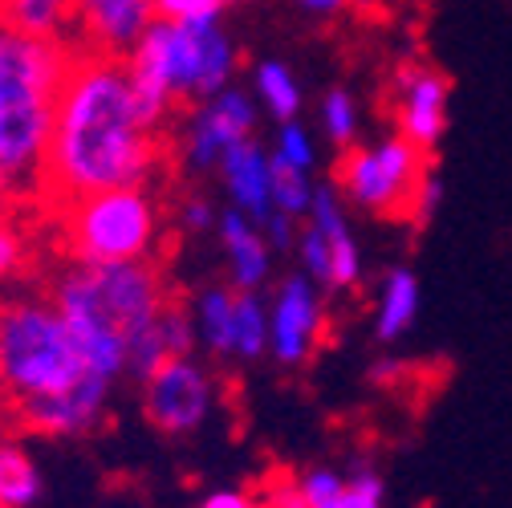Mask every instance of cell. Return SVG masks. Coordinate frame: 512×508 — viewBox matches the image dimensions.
I'll return each mask as SVG.
<instances>
[{
	"instance_id": "cell-34",
	"label": "cell",
	"mask_w": 512,
	"mask_h": 508,
	"mask_svg": "<svg viewBox=\"0 0 512 508\" xmlns=\"http://www.w3.org/2000/svg\"><path fill=\"white\" fill-rule=\"evenodd\" d=\"M196 508H265L256 492H244V488H212Z\"/></svg>"
},
{
	"instance_id": "cell-23",
	"label": "cell",
	"mask_w": 512,
	"mask_h": 508,
	"mask_svg": "<svg viewBox=\"0 0 512 508\" xmlns=\"http://www.w3.org/2000/svg\"><path fill=\"white\" fill-rule=\"evenodd\" d=\"M70 5L74 0H9V5L0 9V21L21 33H33V37H66Z\"/></svg>"
},
{
	"instance_id": "cell-22",
	"label": "cell",
	"mask_w": 512,
	"mask_h": 508,
	"mask_svg": "<svg viewBox=\"0 0 512 508\" xmlns=\"http://www.w3.org/2000/svg\"><path fill=\"white\" fill-rule=\"evenodd\" d=\"M269 354V305L265 293L236 289V334H232V362H261Z\"/></svg>"
},
{
	"instance_id": "cell-24",
	"label": "cell",
	"mask_w": 512,
	"mask_h": 508,
	"mask_svg": "<svg viewBox=\"0 0 512 508\" xmlns=\"http://www.w3.org/2000/svg\"><path fill=\"white\" fill-rule=\"evenodd\" d=\"M265 147H269L273 167H281V171H301V175L317 171V139H313V131L301 118L277 122V131H273V139Z\"/></svg>"
},
{
	"instance_id": "cell-37",
	"label": "cell",
	"mask_w": 512,
	"mask_h": 508,
	"mask_svg": "<svg viewBox=\"0 0 512 508\" xmlns=\"http://www.w3.org/2000/svg\"><path fill=\"white\" fill-rule=\"evenodd\" d=\"M5 5H9V0H0V9H5Z\"/></svg>"
},
{
	"instance_id": "cell-9",
	"label": "cell",
	"mask_w": 512,
	"mask_h": 508,
	"mask_svg": "<svg viewBox=\"0 0 512 508\" xmlns=\"http://www.w3.org/2000/svg\"><path fill=\"white\" fill-rule=\"evenodd\" d=\"M261 126V106L248 90L228 86L216 98H204L187 106L171 126V163L183 175H212L224 151H232L244 139H256Z\"/></svg>"
},
{
	"instance_id": "cell-38",
	"label": "cell",
	"mask_w": 512,
	"mask_h": 508,
	"mask_svg": "<svg viewBox=\"0 0 512 508\" xmlns=\"http://www.w3.org/2000/svg\"><path fill=\"white\" fill-rule=\"evenodd\" d=\"M0 297H5V293H0Z\"/></svg>"
},
{
	"instance_id": "cell-26",
	"label": "cell",
	"mask_w": 512,
	"mask_h": 508,
	"mask_svg": "<svg viewBox=\"0 0 512 508\" xmlns=\"http://www.w3.org/2000/svg\"><path fill=\"white\" fill-rule=\"evenodd\" d=\"M342 488H346V472L330 464H309L293 472L297 508H342Z\"/></svg>"
},
{
	"instance_id": "cell-21",
	"label": "cell",
	"mask_w": 512,
	"mask_h": 508,
	"mask_svg": "<svg viewBox=\"0 0 512 508\" xmlns=\"http://www.w3.org/2000/svg\"><path fill=\"white\" fill-rule=\"evenodd\" d=\"M45 496V476L25 443H0V508H33Z\"/></svg>"
},
{
	"instance_id": "cell-2",
	"label": "cell",
	"mask_w": 512,
	"mask_h": 508,
	"mask_svg": "<svg viewBox=\"0 0 512 508\" xmlns=\"http://www.w3.org/2000/svg\"><path fill=\"white\" fill-rule=\"evenodd\" d=\"M41 285L49 289L57 309L66 313L86 366L110 378V383L131 378L126 350L175 301L163 261H131V265L57 261V269Z\"/></svg>"
},
{
	"instance_id": "cell-11",
	"label": "cell",
	"mask_w": 512,
	"mask_h": 508,
	"mask_svg": "<svg viewBox=\"0 0 512 508\" xmlns=\"http://www.w3.org/2000/svg\"><path fill=\"white\" fill-rule=\"evenodd\" d=\"M391 118L395 135L419 151H435L452 122V82L427 61H399L391 74Z\"/></svg>"
},
{
	"instance_id": "cell-8",
	"label": "cell",
	"mask_w": 512,
	"mask_h": 508,
	"mask_svg": "<svg viewBox=\"0 0 512 508\" xmlns=\"http://www.w3.org/2000/svg\"><path fill=\"white\" fill-rule=\"evenodd\" d=\"M139 403L159 435L187 439L200 435L216 419L224 403V387L204 358L179 354V358H163L151 374L139 378Z\"/></svg>"
},
{
	"instance_id": "cell-27",
	"label": "cell",
	"mask_w": 512,
	"mask_h": 508,
	"mask_svg": "<svg viewBox=\"0 0 512 508\" xmlns=\"http://www.w3.org/2000/svg\"><path fill=\"white\" fill-rule=\"evenodd\" d=\"M269 163H273V159H269ZM313 192H317V179H313V175L273 167V208H277L281 216L305 220V216H309V204H313Z\"/></svg>"
},
{
	"instance_id": "cell-35",
	"label": "cell",
	"mask_w": 512,
	"mask_h": 508,
	"mask_svg": "<svg viewBox=\"0 0 512 508\" xmlns=\"http://www.w3.org/2000/svg\"><path fill=\"white\" fill-rule=\"evenodd\" d=\"M9 208H21V200H17V192H13L9 175L0 171V212H9Z\"/></svg>"
},
{
	"instance_id": "cell-25",
	"label": "cell",
	"mask_w": 512,
	"mask_h": 508,
	"mask_svg": "<svg viewBox=\"0 0 512 508\" xmlns=\"http://www.w3.org/2000/svg\"><path fill=\"white\" fill-rule=\"evenodd\" d=\"M317 126L326 131V139L334 147H354L358 143V131H362V110H358V98L346 90V86H334L326 90L322 106H317Z\"/></svg>"
},
{
	"instance_id": "cell-15",
	"label": "cell",
	"mask_w": 512,
	"mask_h": 508,
	"mask_svg": "<svg viewBox=\"0 0 512 508\" xmlns=\"http://www.w3.org/2000/svg\"><path fill=\"white\" fill-rule=\"evenodd\" d=\"M212 236H216L220 257H224V281L240 293H269L277 252H273L265 228L240 212H232V208H220Z\"/></svg>"
},
{
	"instance_id": "cell-16",
	"label": "cell",
	"mask_w": 512,
	"mask_h": 508,
	"mask_svg": "<svg viewBox=\"0 0 512 508\" xmlns=\"http://www.w3.org/2000/svg\"><path fill=\"white\" fill-rule=\"evenodd\" d=\"M305 220L322 228V236L330 244V289L334 293L358 289L362 285V244H358V236L350 228V208L338 196L334 183H317Z\"/></svg>"
},
{
	"instance_id": "cell-1",
	"label": "cell",
	"mask_w": 512,
	"mask_h": 508,
	"mask_svg": "<svg viewBox=\"0 0 512 508\" xmlns=\"http://www.w3.org/2000/svg\"><path fill=\"white\" fill-rule=\"evenodd\" d=\"M167 167L171 135L143 114L126 61L78 53L57 90L37 208L110 187H159Z\"/></svg>"
},
{
	"instance_id": "cell-17",
	"label": "cell",
	"mask_w": 512,
	"mask_h": 508,
	"mask_svg": "<svg viewBox=\"0 0 512 508\" xmlns=\"http://www.w3.org/2000/svg\"><path fill=\"white\" fill-rule=\"evenodd\" d=\"M191 330H196V346L212 362H232V334H236V289L228 281H212L191 289L187 297Z\"/></svg>"
},
{
	"instance_id": "cell-5",
	"label": "cell",
	"mask_w": 512,
	"mask_h": 508,
	"mask_svg": "<svg viewBox=\"0 0 512 508\" xmlns=\"http://www.w3.org/2000/svg\"><path fill=\"white\" fill-rule=\"evenodd\" d=\"M86 374L94 370L45 285L29 281L0 297V403L13 415L66 395Z\"/></svg>"
},
{
	"instance_id": "cell-4",
	"label": "cell",
	"mask_w": 512,
	"mask_h": 508,
	"mask_svg": "<svg viewBox=\"0 0 512 508\" xmlns=\"http://www.w3.org/2000/svg\"><path fill=\"white\" fill-rule=\"evenodd\" d=\"M151 126L171 135L175 118L204 98L236 86L240 49L220 17L212 21H155L122 57Z\"/></svg>"
},
{
	"instance_id": "cell-12",
	"label": "cell",
	"mask_w": 512,
	"mask_h": 508,
	"mask_svg": "<svg viewBox=\"0 0 512 508\" xmlns=\"http://www.w3.org/2000/svg\"><path fill=\"white\" fill-rule=\"evenodd\" d=\"M159 21V0H74L66 41L74 53L126 57Z\"/></svg>"
},
{
	"instance_id": "cell-6",
	"label": "cell",
	"mask_w": 512,
	"mask_h": 508,
	"mask_svg": "<svg viewBox=\"0 0 512 508\" xmlns=\"http://www.w3.org/2000/svg\"><path fill=\"white\" fill-rule=\"evenodd\" d=\"M49 216L61 261L86 265H131L163 261L171 236L167 204L159 187H110V192L78 196L57 208H37Z\"/></svg>"
},
{
	"instance_id": "cell-29",
	"label": "cell",
	"mask_w": 512,
	"mask_h": 508,
	"mask_svg": "<svg viewBox=\"0 0 512 508\" xmlns=\"http://www.w3.org/2000/svg\"><path fill=\"white\" fill-rule=\"evenodd\" d=\"M342 508H387V480H382V472L370 464L346 468Z\"/></svg>"
},
{
	"instance_id": "cell-18",
	"label": "cell",
	"mask_w": 512,
	"mask_h": 508,
	"mask_svg": "<svg viewBox=\"0 0 512 508\" xmlns=\"http://www.w3.org/2000/svg\"><path fill=\"white\" fill-rule=\"evenodd\" d=\"M423 309V285L415 277V269L395 265L391 273H382L378 293H374V338L382 346H395Z\"/></svg>"
},
{
	"instance_id": "cell-28",
	"label": "cell",
	"mask_w": 512,
	"mask_h": 508,
	"mask_svg": "<svg viewBox=\"0 0 512 508\" xmlns=\"http://www.w3.org/2000/svg\"><path fill=\"white\" fill-rule=\"evenodd\" d=\"M220 208H224V204H216L208 192H200V187H187V192H179L171 216H175V228H179V232L204 236V232H216Z\"/></svg>"
},
{
	"instance_id": "cell-14",
	"label": "cell",
	"mask_w": 512,
	"mask_h": 508,
	"mask_svg": "<svg viewBox=\"0 0 512 508\" xmlns=\"http://www.w3.org/2000/svg\"><path fill=\"white\" fill-rule=\"evenodd\" d=\"M224 208L265 224L277 208H273V163H269V147L261 139H244L232 151H224V159L212 171Z\"/></svg>"
},
{
	"instance_id": "cell-36",
	"label": "cell",
	"mask_w": 512,
	"mask_h": 508,
	"mask_svg": "<svg viewBox=\"0 0 512 508\" xmlns=\"http://www.w3.org/2000/svg\"><path fill=\"white\" fill-rule=\"evenodd\" d=\"M17 435V423H13V411L5 407V403H0V443H5V439H13Z\"/></svg>"
},
{
	"instance_id": "cell-3",
	"label": "cell",
	"mask_w": 512,
	"mask_h": 508,
	"mask_svg": "<svg viewBox=\"0 0 512 508\" xmlns=\"http://www.w3.org/2000/svg\"><path fill=\"white\" fill-rule=\"evenodd\" d=\"M66 37H33L0 21V171L21 208H37L57 90L74 66Z\"/></svg>"
},
{
	"instance_id": "cell-7",
	"label": "cell",
	"mask_w": 512,
	"mask_h": 508,
	"mask_svg": "<svg viewBox=\"0 0 512 508\" xmlns=\"http://www.w3.org/2000/svg\"><path fill=\"white\" fill-rule=\"evenodd\" d=\"M431 155L403 135H382L374 143H354L334 167V187L346 208L370 216H411L415 187L427 175Z\"/></svg>"
},
{
	"instance_id": "cell-32",
	"label": "cell",
	"mask_w": 512,
	"mask_h": 508,
	"mask_svg": "<svg viewBox=\"0 0 512 508\" xmlns=\"http://www.w3.org/2000/svg\"><path fill=\"white\" fill-rule=\"evenodd\" d=\"M297 224H301V220H293V216H281V212H273V216L261 224L277 257H293V244H297Z\"/></svg>"
},
{
	"instance_id": "cell-19",
	"label": "cell",
	"mask_w": 512,
	"mask_h": 508,
	"mask_svg": "<svg viewBox=\"0 0 512 508\" xmlns=\"http://www.w3.org/2000/svg\"><path fill=\"white\" fill-rule=\"evenodd\" d=\"M37 228L33 208H9L0 212V293L17 285H29L37 277Z\"/></svg>"
},
{
	"instance_id": "cell-13",
	"label": "cell",
	"mask_w": 512,
	"mask_h": 508,
	"mask_svg": "<svg viewBox=\"0 0 512 508\" xmlns=\"http://www.w3.org/2000/svg\"><path fill=\"white\" fill-rule=\"evenodd\" d=\"M114 387L110 378L102 374H86L78 387H70L66 395H53L45 403H33L25 411L13 415L17 431H29V435H41V439H82V435H94L106 415H110V399H114Z\"/></svg>"
},
{
	"instance_id": "cell-31",
	"label": "cell",
	"mask_w": 512,
	"mask_h": 508,
	"mask_svg": "<svg viewBox=\"0 0 512 508\" xmlns=\"http://www.w3.org/2000/svg\"><path fill=\"white\" fill-rule=\"evenodd\" d=\"M439 204H443V175H439L435 167H427V175H423L419 187H415V200H411V220H415L419 228L431 224L435 212H439Z\"/></svg>"
},
{
	"instance_id": "cell-33",
	"label": "cell",
	"mask_w": 512,
	"mask_h": 508,
	"mask_svg": "<svg viewBox=\"0 0 512 508\" xmlns=\"http://www.w3.org/2000/svg\"><path fill=\"white\" fill-rule=\"evenodd\" d=\"M289 5L309 21H338L354 9V0H289Z\"/></svg>"
},
{
	"instance_id": "cell-20",
	"label": "cell",
	"mask_w": 512,
	"mask_h": 508,
	"mask_svg": "<svg viewBox=\"0 0 512 508\" xmlns=\"http://www.w3.org/2000/svg\"><path fill=\"white\" fill-rule=\"evenodd\" d=\"M248 94H252V102L261 106L273 122L301 118V106H305V90H301L293 66H285L281 57L256 61L252 74H248Z\"/></svg>"
},
{
	"instance_id": "cell-30",
	"label": "cell",
	"mask_w": 512,
	"mask_h": 508,
	"mask_svg": "<svg viewBox=\"0 0 512 508\" xmlns=\"http://www.w3.org/2000/svg\"><path fill=\"white\" fill-rule=\"evenodd\" d=\"M236 5L240 0H159V17L163 21H212Z\"/></svg>"
},
{
	"instance_id": "cell-10",
	"label": "cell",
	"mask_w": 512,
	"mask_h": 508,
	"mask_svg": "<svg viewBox=\"0 0 512 508\" xmlns=\"http://www.w3.org/2000/svg\"><path fill=\"white\" fill-rule=\"evenodd\" d=\"M269 305V362L281 370H301L330 338V305L326 289L305 273H289L265 293Z\"/></svg>"
}]
</instances>
